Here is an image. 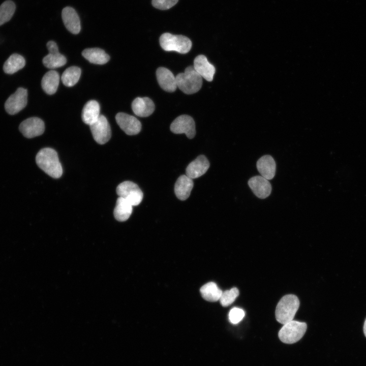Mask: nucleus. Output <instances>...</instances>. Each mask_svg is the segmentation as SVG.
<instances>
[{
  "instance_id": "20e7f679",
  "label": "nucleus",
  "mask_w": 366,
  "mask_h": 366,
  "mask_svg": "<svg viewBox=\"0 0 366 366\" xmlns=\"http://www.w3.org/2000/svg\"><path fill=\"white\" fill-rule=\"evenodd\" d=\"M160 44L162 49L167 51H175L185 54L191 49L192 42L182 35H174L169 33L163 34L160 37Z\"/></svg>"
},
{
  "instance_id": "7c9ffc66",
  "label": "nucleus",
  "mask_w": 366,
  "mask_h": 366,
  "mask_svg": "<svg viewBox=\"0 0 366 366\" xmlns=\"http://www.w3.org/2000/svg\"><path fill=\"white\" fill-rule=\"evenodd\" d=\"M178 0H152V6L158 9L167 10L174 6Z\"/></svg>"
},
{
  "instance_id": "1a4fd4ad",
  "label": "nucleus",
  "mask_w": 366,
  "mask_h": 366,
  "mask_svg": "<svg viewBox=\"0 0 366 366\" xmlns=\"http://www.w3.org/2000/svg\"><path fill=\"white\" fill-rule=\"evenodd\" d=\"M89 127L94 139L98 143L104 144L110 139V127L104 115H100L98 119Z\"/></svg>"
},
{
  "instance_id": "f03ea898",
  "label": "nucleus",
  "mask_w": 366,
  "mask_h": 366,
  "mask_svg": "<svg viewBox=\"0 0 366 366\" xmlns=\"http://www.w3.org/2000/svg\"><path fill=\"white\" fill-rule=\"evenodd\" d=\"M175 77L177 87L185 94H194L202 87V78L193 66L186 68L184 72L178 74Z\"/></svg>"
},
{
  "instance_id": "412c9836",
  "label": "nucleus",
  "mask_w": 366,
  "mask_h": 366,
  "mask_svg": "<svg viewBox=\"0 0 366 366\" xmlns=\"http://www.w3.org/2000/svg\"><path fill=\"white\" fill-rule=\"evenodd\" d=\"M82 54L90 63L98 65L105 64L110 59L109 56L105 51L99 48L85 49L82 51Z\"/></svg>"
},
{
  "instance_id": "a878e982",
  "label": "nucleus",
  "mask_w": 366,
  "mask_h": 366,
  "mask_svg": "<svg viewBox=\"0 0 366 366\" xmlns=\"http://www.w3.org/2000/svg\"><path fill=\"white\" fill-rule=\"evenodd\" d=\"M65 56L58 51L49 52L43 59L44 65L49 69H54L63 66L66 64Z\"/></svg>"
},
{
  "instance_id": "cd10ccee",
  "label": "nucleus",
  "mask_w": 366,
  "mask_h": 366,
  "mask_svg": "<svg viewBox=\"0 0 366 366\" xmlns=\"http://www.w3.org/2000/svg\"><path fill=\"white\" fill-rule=\"evenodd\" d=\"M16 6L11 1L4 2L0 6V25L9 21L15 11Z\"/></svg>"
},
{
  "instance_id": "2f4dec72",
  "label": "nucleus",
  "mask_w": 366,
  "mask_h": 366,
  "mask_svg": "<svg viewBox=\"0 0 366 366\" xmlns=\"http://www.w3.org/2000/svg\"><path fill=\"white\" fill-rule=\"evenodd\" d=\"M363 330L364 334L365 337H366V319L364 322Z\"/></svg>"
},
{
  "instance_id": "f257e3e1",
  "label": "nucleus",
  "mask_w": 366,
  "mask_h": 366,
  "mask_svg": "<svg viewBox=\"0 0 366 366\" xmlns=\"http://www.w3.org/2000/svg\"><path fill=\"white\" fill-rule=\"evenodd\" d=\"M36 161L37 165L50 176L59 178L63 174V169L57 154L51 148L41 149L37 154Z\"/></svg>"
},
{
  "instance_id": "aec40b11",
  "label": "nucleus",
  "mask_w": 366,
  "mask_h": 366,
  "mask_svg": "<svg viewBox=\"0 0 366 366\" xmlns=\"http://www.w3.org/2000/svg\"><path fill=\"white\" fill-rule=\"evenodd\" d=\"M100 105L97 101L95 100L88 101L82 109L81 117L83 121L90 126L100 116Z\"/></svg>"
},
{
  "instance_id": "9b49d317",
  "label": "nucleus",
  "mask_w": 366,
  "mask_h": 366,
  "mask_svg": "<svg viewBox=\"0 0 366 366\" xmlns=\"http://www.w3.org/2000/svg\"><path fill=\"white\" fill-rule=\"evenodd\" d=\"M115 119L120 129L127 135H136L141 130V123L134 116L119 112L116 115Z\"/></svg>"
},
{
  "instance_id": "2eb2a0df",
  "label": "nucleus",
  "mask_w": 366,
  "mask_h": 366,
  "mask_svg": "<svg viewBox=\"0 0 366 366\" xmlns=\"http://www.w3.org/2000/svg\"><path fill=\"white\" fill-rule=\"evenodd\" d=\"M209 167L207 159L200 155L188 165L186 170V175L192 179L199 177L206 173Z\"/></svg>"
},
{
  "instance_id": "4468645a",
  "label": "nucleus",
  "mask_w": 366,
  "mask_h": 366,
  "mask_svg": "<svg viewBox=\"0 0 366 366\" xmlns=\"http://www.w3.org/2000/svg\"><path fill=\"white\" fill-rule=\"evenodd\" d=\"M158 82L161 87L167 92H173L177 88L176 77L168 69L159 67L156 71Z\"/></svg>"
},
{
  "instance_id": "423d86ee",
  "label": "nucleus",
  "mask_w": 366,
  "mask_h": 366,
  "mask_svg": "<svg viewBox=\"0 0 366 366\" xmlns=\"http://www.w3.org/2000/svg\"><path fill=\"white\" fill-rule=\"evenodd\" d=\"M116 193L132 206L139 205L143 199L142 191L137 184L131 181H125L118 185Z\"/></svg>"
},
{
  "instance_id": "0eeeda50",
  "label": "nucleus",
  "mask_w": 366,
  "mask_h": 366,
  "mask_svg": "<svg viewBox=\"0 0 366 366\" xmlns=\"http://www.w3.org/2000/svg\"><path fill=\"white\" fill-rule=\"evenodd\" d=\"M27 102V90L22 87H19L6 100L5 108L8 114L14 115L22 110L26 106Z\"/></svg>"
},
{
  "instance_id": "7ed1b4c3",
  "label": "nucleus",
  "mask_w": 366,
  "mask_h": 366,
  "mask_svg": "<svg viewBox=\"0 0 366 366\" xmlns=\"http://www.w3.org/2000/svg\"><path fill=\"white\" fill-rule=\"evenodd\" d=\"M298 297L293 294L284 296L279 301L275 315L277 321L282 324L293 320L299 307Z\"/></svg>"
},
{
  "instance_id": "dca6fc26",
  "label": "nucleus",
  "mask_w": 366,
  "mask_h": 366,
  "mask_svg": "<svg viewBox=\"0 0 366 366\" xmlns=\"http://www.w3.org/2000/svg\"><path fill=\"white\" fill-rule=\"evenodd\" d=\"M62 19L67 29L74 34H78L81 29L79 17L73 8L66 7L63 9Z\"/></svg>"
},
{
  "instance_id": "f3484780",
  "label": "nucleus",
  "mask_w": 366,
  "mask_h": 366,
  "mask_svg": "<svg viewBox=\"0 0 366 366\" xmlns=\"http://www.w3.org/2000/svg\"><path fill=\"white\" fill-rule=\"evenodd\" d=\"M153 101L148 97H137L132 103V109L135 115L139 117H147L155 110Z\"/></svg>"
},
{
  "instance_id": "a211bd4d",
  "label": "nucleus",
  "mask_w": 366,
  "mask_h": 366,
  "mask_svg": "<svg viewBox=\"0 0 366 366\" xmlns=\"http://www.w3.org/2000/svg\"><path fill=\"white\" fill-rule=\"evenodd\" d=\"M257 168L262 176L269 180L273 178L276 174V164L273 158L270 155H264L257 162Z\"/></svg>"
},
{
  "instance_id": "39448f33",
  "label": "nucleus",
  "mask_w": 366,
  "mask_h": 366,
  "mask_svg": "<svg viewBox=\"0 0 366 366\" xmlns=\"http://www.w3.org/2000/svg\"><path fill=\"white\" fill-rule=\"evenodd\" d=\"M307 328L306 323L292 320L284 324L279 332L278 336L282 342L293 344L301 339Z\"/></svg>"
},
{
  "instance_id": "4be33fe9",
  "label": "nucleus",
  "mask_w": 366,
  "mask_h": 366,
  "mask_svg": "<svg viewBox=\"0 0 366 366\" xmlns=\"http://www.w3.org/2000/svg\"><path fill=\"white\" fill-rule=\"evenodd\" d=\"M59 81L58 73L54 70L47 72L43 77L41 85L44 91L49 95L54 94L57 90Z\"/></svg>"
},
{
  "instance_id": "ddd939ff",
  "label": "nucleus",
  "mask_w": 366,
  "mask_h": 366,
  "mask_svg": "<svg viewBox=\"0 0 366 366\" xmlns=\"http://www.w3.org/2000/svg\"><path fill=\"white\" fill-rule=\"evenodd\" d=\"M193 67L202 78L208 81L212 80L216 69L205 55L200 54L197 56L194 59Z\"/></svg>"
},
{
  "instance_id": "b1692460",
  "label": "nucleus",
  "mask_w": 366,
  "mask_h": 366,
  "mask_svg": "<svg viewBox=\"0 0 366 366\" xmlns=\"http://www.w3.org/2000/svg\"><path fill=\"white\" fill-rule=\"evenodd\" d=\"M200 291L205 300L211 302L219 300L223 292L215 283L211 282L202 286Z\"/></svg>"
},
{
  "instance_id": "f8f14e48",
  "label": "nucleus",
  "mask_w": 366,
  "mask_h": 366,
  "mask_svg": "<svg viewBox=\"0 0 366 366\" xmlns=\"http://www.w3.org/2000/svg\"><path fill=\"white\" fill-rule=\"evenodd\" d=\"M248 185L253 193L261 199L268 197L272 190L271 185L268 180L261 175L251 177L248 181Z\"/></svg>"
},
{
  "instance_id": "c756f323",
  "label": "nucleus",
  "mask_w": 366,
  "mask_h": 366,
  "mask_svg": "<svg viewBox=\"0 0 366 366\" xmlns=\"http://www.w3.org/2000/svg\"><path fill=\"white\" fill-rule=\"evenodd\" d=\"M245 311L240 308H233L229 313V319L232 324H237L243 318Z\"/></svg>"
},
{
  "instance_id": "bb28decb",
  "label": "nucleus",
  "mask_w": 366,
  "mask_h": 366,
  "mask_svg": "<svg viewBox=\"0 0 366 366\" xmlns=\"http://www.w3.org/2000/svg\"><path fill=\"white\" fill-rule=\"evenodd\" d=\"M81 75L80 69L76 66L67 68L62 75V81L67 86L74 85L79 80Z\"/></svg>"
},
{
  "instance_id": "5701e85b",
  "label": "nucleus",
  "mask_w": 366,
  "mask_h": 366,
  "mask_svg": "<svg viewBox=\"0 0 366 366\" xmlns=\"http://www.w3.org/2000/svg\"><path fill=\"white\" fill-rule=\"evenodd\" d=\"M132 205L124 198L119 197L116 202L113 214L116 220L124 222L127 220L132 212Z\"/></svg>"
},
{
  "instance_id": "6e6552de",
  "label": "nucleus",
  "mask_w": 366,
  "mask_h": 366,
  "mask_svg": "<svg viewBox=\"0 0 366 366\" xmlns=\"http://www.w3.org/2000/svg\"><path fill=\"white\" fill-rule=\"evenodd\" d=\"M170 130L175 134L185 133L188 138L192 139L196 134L195 123L191 116L181 115L172 121Z\"/></svg>"
},
{
  "instance_id": "c85d7f7f",
  "label": "nucleus",
  "mask_w": 366,
  "mask_h": 366,
  "mask_svg": "<svg viewBox=\"0 0 366 366\" xmlns=\"http://www.w3.org/2000/svg\"><path fill=\"white\" fill-rule=\"evenodd\" d=\"M239 295V290L234 287L222 292L220 301L223 307H227L232 304Z\"/></svg>"
},
{
  "instance_id": "6ab92c4d",
  "label": "nucleus",
  "mask_w": 366,
  "mask_h": 366,
  "mask_svg": "<svg viewBox=\"0 0 366 366\" xmlns=\"http://www.w3.org/2000/svg\"><path fill=\"white\" fill-rule=\"evenodd\" d=\"M192 178L186 175L180 176L174 186V192L176 197L180 200H185L190 196L193 187Z\"/></svg>"
},
{
  "instance_id": "393cba45",
  "label": "nucleus",
  "mask_w": 366,
  "mask_h": 366,
  "mask_svg": "<svg viewBox=\"0 0 366 366\" xmlns=\"http://www.w3.org/2000/svg\"><path fill=\"white\" fill-rule=\"evenodd\" d=\"M25 60L21 55L14 53L10 56L4 64V71L9 74H12L23 68Z\"/></svg>"
},
{
  "instance_id": "9d476101",
  "label": "nucleus",
  "mask_w": 366,
  "mask_h": 366,
  "mask_svg": "<svg viewBox=\"0 0 366 366\" xmlns=\"http://www.w3.org/2000/svg\"><path fill=\"white\" fill-rule=\"evenodd\" d=\"M19 129L24 137L32 138L40 136L44 133L45 125L40 118L33 117L23 120L20 124Z\"/></svg>"
}]
</instances>
